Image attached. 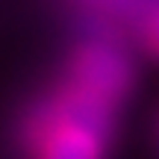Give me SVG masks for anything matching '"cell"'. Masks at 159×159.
<instances>
[{"instance_id":"obj_3","label":"cell","mask_w":159,"mask_h":159,"mask_svg":"<svg viewBox=\"0 0 159 159\" xmlns=\"http://www.w3.org/2000/svg\"><path fill=\"white\" fill-rule=\"evenodd\" d=\"M142 39L144 44H148V50L159 56V6L148 15V21H144V30H142Z\"/></svg>"},{"instance_id":"obj_1","label":"cell","mask_w":159,"mask_h":159,"mask_svg":"<svg viewBox=\"0 0 159 159\" xmlns=\"http://www.w3.org/2000/svg\"><path fill=\"white\" fill-rule=\"evenodd\" d=\"M115 106L68 83L33 124V159H103Z\"/></svg>"},{"instance_id":"obj_2","label":"cell","mask_w":159,"mask_h":159,"mask_svg":"<svg viewBox=\"0 0 159 159\" xmlns=\"http://www.w3.org/2000/svg\"><path fill=\"white\" fill-rule=\"evenodd\" d=\"M68 83H74L83 91L118 106L121 97L130 91L133 68L121 50H115L109 44H89L77 53Z\"/></svg>"}]
</instances>
